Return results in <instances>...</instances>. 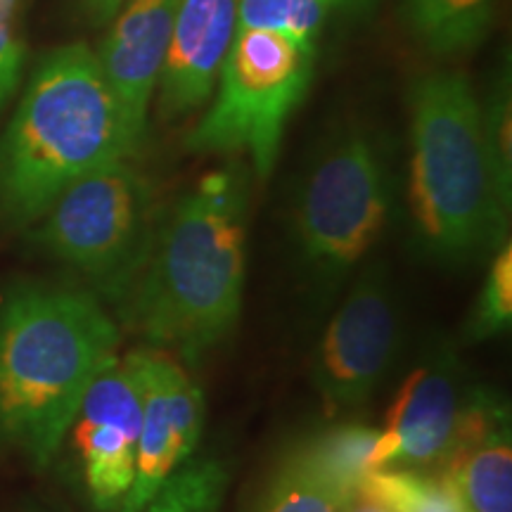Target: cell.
I'll list each match as a JSON object with an SVG mask.
<instances>
[{
	"label": "cell",
	"instance_id": "1",
	"mask_svg": "<svg viewBox=\"0 0 512 512\" xmlns=\"http://www.w3.org/2000/svg\"><path fill=\"white\" fill-rule=\"evenodd\" d=\"M252 169L228 162L157 221L121 306L128 328L188 361L226 342L242 311Z\"/></svg>",
	"mask_w": 512,
	"mask_h": 512
},
{
	"label": "cell",
	"instance_id": "2",
	"mask_svg": "<svg viewBox=\"0 0 512 512\" xmlns=\"http://www.w3.org/2000/svg\"><path fill=\"white\" fill-rule=\"evenodd\" d=\"M121 332L91 290L24 283L0 297V453L46 470Z\"/></svg>",
	"mask_w": 512,
	"mask_h": 512
},
{
	"label": "cell",
	"instance_id": "3",
	"mask_svg": "<svg viewBox=\"0 0 512 512\" xmlns=\"http://www.w3.org/2000/svg\"><path fill=\"white\" fill-rule=\"evenodd\" d=\"M138 150L95 50H50L0 136V221L34 226L74 181Z\"/></svg>",
	"mask_w": 512,
	"mask_h": 512
},
{
	"label": "cell",
	"instance_id": "4",
	"mask_svg": "<svg viewBox=\"0 0 512 512\" xmlns=\"http://www.w3.org/2000/svg\"><path fill=\"white\" fill-rule=\"evenodd\" d=\"M408 211L415 249L437 264H470L508 235L510 195L486 143L482 98L463 72L439 69L413 83Z\"/></svg>",
	"mask_w": 512,
	"mask_h": 512
},
{
	"label": "cell",
	"instance_id": "5",
	"mask_svg": "<svg viewBox=\"0 0 512 512\" xmlns=\"http://www.w3.org/2000/svg\"><path fill=\"white\" fill-rule=\"evenodd\" d=\"M394 176L370 131L344 128L323 145L292 204L297 261L320 292H335L387 233Z\"/></svg>",
	"mask_w": 512,
	"mask_h": 512
},
{
	"label": "cell",
	"instance_id": "6",
	"mask_svg": "<svg viewBox=\"0 0 512 512\" xmlns=\"http://www.w3.org/2000/svg\"><path fill=\"white\" fill-rule=\"evenodd\" d=\"M318 46L278 31L238 29L216 76L211 105L185 147L195 155H247L252 174L278 164L285 126L313 81Z\"/></svg>",
	"mask_w": 512,
	"mask_h": 512
},
{
	"label": "cell",
	"instance_id": "7",
	"mask_svg": "<svg viewBox=\"0 0 512 512\" xmlns=\"http://www.w3.org/2000/svg\"><path fill=\"white\" fill-rule=\"evenodd\" d=\"M131 159L81 176L29 226L48 259L81 273L114 304L136 280L159 221L152 183Z\"/></svg>",
	"mask_w": 512,
	"mask_h": 512
},
{
	"label": "cell",
	"instance_id": "8",
	"mask_svg": "<svg viewBox=\"0 0 512 512\" xmlns=\"http://www.w3.org/2000/svg\"><path fill=\"white\" fill-rule=\"evenodd\" d=\"M510 418L494 394L467 382L463 363L441 347L403 380L375 446V470L441 465L465 439Z\"/></svg>",
	"mask_w": 512,
	"mask_h": 512
},
{
	"label": "cell",
	"instance_id": "9",
	"mask_svg": "<svg viewBox=\"0 0 512 512\" xmlns=\"http://www.w3.org/2000/svg\"><path fill=\"white\" fill-rule=\"evenodd\" d=\"M403 342L401 306L384 264L366 266L320 337L311 382L325 411L342 413L375 394Z\"/></svg>",
	"mask_w": 512,
	"mask_h": 512
},
{
	"label": "cell",
	"instance_id": "10",
	"mask_svg": "<svg viewBox=\"0 0 512 512\" xmlns=\"http://www.w3.org/2000/svg\"><path fill=\"white\" fill-rule=\"evenodd\" d=\"M143 418V384L136 351L117 356L83 394L69 434L81 460L93 508L119 512L133 479Z\"/></svg>",
	"mask_w": 512,
	"mask_h": 512
},
{
	"label": "cell",
	"instance_id": "11",
	"mask_svg": "<svg viewBox=\"0 0 512 512\" xmlns=\"http://www.w3.org/2000/svg\"><path fill=\"white\" fill-rule=\"evenodd\" d=\"M143 384V418L136 479L119 512H138L195 453L204 425V394L174 356L159 349L136 351Z\"/></svg>",
	"mask_w": 512,
	"mask_h": 512
},
{
	"label": "cell",
	"instance_id": "12",
	"mask_svg": "<svg viewBox=\"0 0 512 512\" xmlns=\"http://www.w3.org/2000/svg\"><path fill=\"white\" fill-rule=\"evenodd\" d=\"M181 0H126L95 50L133 138L143 145Z\"/></svg>",
	"mask_w": 512,
	"mask_h": 512
},
{
	"label": "cell",
	"instance_id": "13",
	"mask_svg": "<svg viewBox=\"0 0 512 512\" xmlns=\"http://www.w3.org/2000/svg\"><path fill=\"white\" fill-rule=\"evenodd\" d=\"M235 34L238 0H181L157 83L164 119H181L207 105Z\"/></svg>",
	"mask_w": 512,
	"mask_h": 512
},
{
	"label": "cell",
	"instance_id": "14",
	"mask_svg": "<svg viewBox=\"0 0 512 512\" xmlns=\"http://www.w3.org/2000/svg\"><path fill=\"white\" fill-rule=\"evenodd\" d=\"M439 470L456 486L467 512H512L510 418L465 439Z\"/></svg>",
	"mask_w": 512,
	"mask_h": 512
},
{
	"label": "cell",
	"instance_id": "15",
	"mask_svg": "<svg viewBox=\"0 0 512 512\" xmlns=\"http://www.w3.org/2000/svg\"><path fill=\"white\" fill-rule=\"evenodd\" d=\"M501 0H406L408 29L430 53L456 57L482 46L494 29Z\"/></svg>",
	"mask_w": 512,
	"mask_h": 512
},
{
	"label": "cell",
	"instance_id": "16",
	"mask_svg": "<svg viewBox=\"0 0 512 512\" xmlns=\"http://www.w3.org/2000/svg\"><path fill=\"white\" fill-rule=\"evenodd\" d=\"M351 505L354 503L320 470L306 439L283 453L256 496L252 512H347Z\"/></svg>",
	"mask_w": 512,
	"mask_h": 512
},
{
	"label": "cell",
	"instance_id": "17",
	"mask_svg": "<svg viewBox=\"0 0 512 512\" xmlns=\"http://www.w3.org/2000/svg\"><path fill=\"white\" fill-rule=\"evenodd\" d=\"M356 501L384 512H467L463 498L444 472L425 475L418 467H382L363 477Z\"/></svg>",
	"mask_w": 512,
	"mask_h": 512
},
{
	"label": "cell",
	"instance_id": "18",
	"mask_svg": "<svg viewBox=\"0 0 512 512\" xmlns=\"http://www.w3.org/2000/svg\"><path fill=\"white\" fill-rule=\"evenodd\" d=\"M380 430L368 425H339L309 439L313 458L339 491L356 503L363 477L375 470V446Z\"/></svg>",
	"mask_w": 512,
	"mask_h": 512
},
{
	"label": "cell",
	"instance_id": "19",
	"mask_svg": "<svg viewBox=\"0 0 512 512\" xmlns=\"http://www.w3.org/2000/svg\"><path fill=\"white\" fill-rule=\"evenodd\" d=\"M226 489V463L219 458H190L138 512H219Z\"/></svg>",
	"mask_w": 512,
	"mask_h": 512
},
{
	"label": "cell",
	"instance_id": "20",
	"mask_svg": "<svg viewBox=\"0 0 512 512\" xmlns=\"http://www.w3.org/2000/svg\"><path fill=\"white\" fill-rule=\"evenodd\" d=\"M332 10V0H238V29L278 31L304 46H318Z\"/></svg>",
	"mask_w": 512,
	"mask_h": 512
},
{
	"label": "cell",
	"instance_id": "21",
	"mask_svg": "<svg viewBox=\"0 0 512 512\" xmlns=\"http://www.w3.org/2000/svg\"><path fill=\"white\" fill-rule=\"evenodd\" d=\"M512 320V249L510 242H503L496 249L489 273L479 292V299L472 309L467 332L472 339L482 342L494 335H501L510 328Z\"/></svg>",
	"mask_w": 512,
	"mask_h": 512
},
{
	"label": "cell",
	"instance_id": "22",
	"mask_svg": "<svg viewBox=\"0 0 512 512\" xmlns=\"http://www.w3.org/2000/svg\"><path fill=\"white\" fill-rule=\"evenodd\" d=\"M31 5L34 0H0V114L22 83Z\"/></svg>",
	"mask_w": 512,
	"mask_h": 512
},
{
	"label": "cell",
	"instance_id": "23",
	"mask_svg": "<svg viewBox=\"0 0 512 512\" xmlns=\"http://www.w3.org/2000/svg\"><path fill=\"white\" fill-rule=\"evenodd\" d=\"M484 131L489 143L491 159H494L498 181L505 195L512 197V147H510V126H512V93H510V69L505 64L503 72L496 74L489 91L482 98Z\"/></svg>",
	"mask_w": 512,
	"mask_h": 512
},
{
	"label": "cell",
	"instance_id": "24",
	"mask_svg": "<svg viewBox=\"0 0 512 512\" xmlns=\"http://www.w3.org/2000/svg\"><path fill=\"white\" fill-rule=\"evenodd\" d=\"M126 0H79L81 15L95 29H105Z\"/></svg>",
	"mask_w": 512,
	"mask_h": 512
},
{
	"label": "cell",
	"instance_id": "25",
	"mask_svg": "<svg viewBox=\"0 0 512 512\" xmlns=\"http://www.w3.org/2000/svg\"><path fill=\"white\" fill-rule=\"evenodd\" d=\"M332 3H335V8L342 10H368L377 0H332Z\"/></svg>",
	"mask_w": 512,
	"mask_h": 512
},
{
	"label": "cell",
	"instance_id": "26",
	"mask_svg": "<svg viewBox=\"0 0 512 512\" xmlns=\"http://www.w3.org/2000/svg\"><path fill=\"white\" fill-rule=\"evenodd\" d=\"M347 512H384L382 508H377L373 503H366V501H356L354 505Z\"/></svg>",
	"mask_w": 512,
	"mask_h": 512
}]
</instances>
